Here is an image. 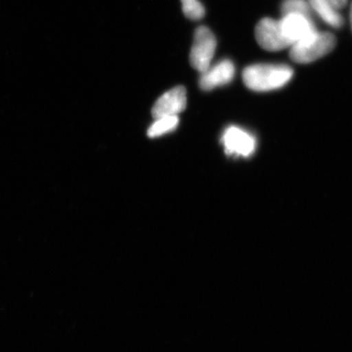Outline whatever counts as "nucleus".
I'll return each instance as SVG.
<instances>
[{
  "instance_id": "obj_14",
  "label": "nucleus",
  "mask_w": 352,
  "mask_h": 352,
  "mask_svg": "<svg viewBox=\"0 0 352 352\" xmlns=\"http://www.w3.org/2000/svg\"><path fill=\"white\" fill-rule=\"evenodd\" d=\"M349 18H351V29H352V3L351 7V12H349Z\"/></svg>"
},
{
  "instance_id": "obj_3",
  "label": "nucleus",
  "mask_w": 352,
  "mask_h": 352,
  "mask_svg": "<svg viewBox=\"0 0 352 352\" xmlns=\"http://www.w3.org/2000/svg\"><path fill=\"white\" fill-rule=\"evenodd\" d=\"M217 50V38L214 32L201 25L194 34L193 45L190 52V63L200 73L210 68Z\"/></svg>"
},
{
  "instance_id": "obj_9",
  "label": "nucleus",
  "mask_w": 352,
  "mask_h": 352,
  "mask_svg": "<svg viewBox=\"0 0 352 352\" xmlns=\"http://www.w3.org/2000/svg\"><path fill=\"white\" fill-rule=\"evenodd\" d=\"M310 8L316 13L326 24L335 29L344 25V18L339 9L333 6L331 0H307Z\"/></svg>"
},
{
  "instance_id": "obj_5",
  "label": "nucleus",
  "mask_w": 352,
  "mask_h": 352,
  "mask_svg": "<svg viewBox=\"0 0 352 352\" xmlns=\"http://www.w3.org/2000/svg\"><path fill=\"white\" fill-rule=\"evenodd\" d=\"M254 34L256 41L263 50L273 52L291 47V43L282 31L280 21L272 18H264L256 25Z\"/></svg>"
},
{
  "instance_id": "obj_2",
  "label": "nucleus",
  "mask_w": 352,
  "mask_h": 352,
  "mask_svg": "<svg viewBox=\"0 0 352 352\" xmlns=\"http://www.w3.org/2000/svg\"><path fill=\"white\" fill-rule=\"evenodd\" d=\"M337 38L331 32L317 31L291 46L289 57L296 63L308 64L332 52Z\"/></svg>"
},
{
  "instance_id": "obj_6",
  "label": "nucleus",
  "mask_w": 352,
  "mask_h": 352,
  "mask_svg": "<svg viewBox=\"0 0 352 352\" xmlns=\"http://www.w3.org/2000/svg\"><path fill=\"white\" fill-rule=\"evenodd\" d=\"M280 24L291 46L318 31L312 17L302 14H287L280 20Z\"/></svg>"
},
{
  "instance_id": "obj_11",
  "label": "nucleus",
  "mask_w": 352,
  "mask_h": 352,
  "mask_svg": "<svg viewBox=\"0 0 352 352\" xmlns=\"http://www.w3.org/2000/svg\"><path fill=\"white\" fill-rule=\"evenodd\" d=\"M282 15L296 13L302 15L312 16V10L310 8L307 0H285L281 6Z\"/></svg>"
},
{
  "instance_id": "obj_8",
  "label": "nucleus",
  "mask_w": 352,
  "mask_h": 352,
  "mask_svg": "<svg viewBox=\"0 0 352 352\" xmlns=\"http://www.w3.org/2000/svg\"><path fill=\"white\" fill-rule=\"evenodd\" d=\"M235 73V66L231 60H221L219 63L210 65V68L201 73L199 85L201 89L210 91L232 82Z\"/></svg>"
},
{
  "instance_id": "obj_13",
  "label": "nucleus",
  "mask_w": 352,
  "mask_h": 352,
  "mask_svg": "<svg viewBox=\"0 0 352 352\" xmlns=\"http://www.w3.org/2000/svg\"><path fill=\"white\" fill-rule=\"evenodd\" d=\"M333 2V6L337 7L339 10L340 9L344 8L347 4V0H331Z\"/></svg>"
},
{
  "instance_id": "obj_4",
  "label": "nucleus",
  "mask_w": 352,
  "mask_h": 352,
  "mask_svg": "<svg viewBox=\"0 0 352 352\" xmlns=\"http://www.w3.org/2000/svg\"><path fill=\"white\" fill-rule=\"evenodd\" d=\"M221 143L227 156L248 157L256 149V139L238 126H229L222 134Z\"/></svg>"
},
{
  "instance_id": "obj_7",
  "label": "nucleus",
  "mask_w": 352,
  "mask_h": 352,
  "mask_svg": "<svg viewBox=\"0 0 352 352\" xmlns=\"http://www.w3.org/2000/svg\"><path fill=\"white\" fill-rule=\"evenodd\" d=\"M187 105V94L184 87H176L162 95L153 106L152 115L155 119L178 116Z\"/></svg>"
},
{
  "instance_id": "obj_1",
  "label": "nucleus",
  "mask_w": 352,
  "mask_h": 352,
  "mask_svg": "<svg viewBox=\"0 0 352 352\" xmlns=\"http://www.w3.org/2000/svg\"><path fill=\"white\" fill-rule=\"evenodd\" d=\"M294 69L284 64H256L243 72V82L252 91L265 92L279 89L292 80Z\"/></svg>"
},
{
  "instance_id": "obj_12",
  "label": "nucleus",
  "mask_w": 352,
  "mask_h": 352,
  "mask_svg": "<svg viewBox=\"0 0 352 352\" xmlns=\"http://www.w3.org/2000/svg\"><path fill=\"white\" fill-rule=\"evenodd\" d=\"M182 11L190 20L198 21L205 16V7L199 0H182Z\"/></svg>"
},
{
  "instance_id": "obj_10",
  "label": "nucleus",
  "mask_w": 352,
  "mask_h": 352,
  "mask_svg": "<svg viewBox=\"0 0 352 352\" xmlns=\"http://www.w3.org/2000/svg\"><path fill=\"white\" fill-rule=\"evenodd\" d=\"M178 124H179L178 116L157 118L154 124L148 129V136L150 138H160L168 132L175 131Z\"/></svg>"
}]
</instances>
